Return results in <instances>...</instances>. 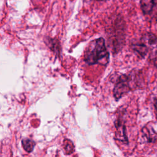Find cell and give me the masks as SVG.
<instances>
[{"label": "cell", "mask_w": 157, "mask_h": 157, "mask_svg": "<svg viewBox=\"0 0 157 157\" xmlns=\"http://www.w3.org/2000/svg\"><path fill=\"white\" fill-rule=\"evenodd\" d=\"M135 74L126 75L120 74L115 80V85L113 88V96L116 99H119L132 88L131 83L134 82Z\"/></svg>", "instance_id": "obj_2"}, {"label": "cell", "mask_w": 157, "mask_h": 157, "mask_svg": "<svg viewBox=\"0 0 157 157\" xmlns=\"http://www.w3.org/2000/svg\"><path fill=\"white\" fill-rule=\"evenodd\" d=\"M84 60L89 65L99 64L105 66L109 61V53L105 45L104 38L92 40L85 50Z\"/></svg>", "instance_id": "obj_1"}, {"label": "cell", "mask_w": 157, "mask_h": 157, "mask_svg": "<svg viewBox=\"0 0 157 157\" xmlns=\"http://www.w3.org/2000/svg\"><path fill=\"white\" fill-rule=\"evenodd\" d=\"M97 1H105V0H97ZM106 1V0H105Z\"/></svg>", "instance_id": "obj_10"}, {"label": "cell", "mask_w": 157, "mask_h": 157, "mask_svg": "<svg viewBox=\"0 0 157 157\" xmlns=\"http://www.w3.org/2000/svg\"><path fill=\"white\" fill-rule=\"evenodd\" d=\"M52 44H51V47L52 48V50L55 52H56V53H59V45L58 44V41H55L53 40V41L51 42Z\"/></svg>", "instance_id": "obj_8"}, {"label": "cell", "mask_w": 157, "mask_h": 157, "mask_svg": "<svg viewBox=\"0 0 157 157\" xmlns=\"http://www.w3.org/2000/svg\"><path fill=\"white\" fill-rule=\"evenodd\" d=\"M64 149L66 154H71L74 150V146L72 142L68 139H66L64 141Z\"/></svg>", "instance_id": "obj_7"}, {"label": "cell", "mask_w": 157, "mask_h": 157, "mask_svg": "<svg viewBox=\"0 0 157 157\" xmlns=\"http://www.w3.org/2000/svg\"><path fill=\"white\" fill-rule=\"evenodd\" d=\"M21 144L24 150L30 153L34 150L35 142L32 139L29 138H25L21 140Z\"/></svg>", "instance_id": "obj_5"}, {"label": "cell", "mask_w": 157, "mask_h": 157, "mask_svg": "<svg viewBox=\"0 0 157 157\" xmlns=\"http://www.w3.org/2000/svg\"><path fill=\"white\" fill-rule=\"evenodd\" d=\"M116 126V132H115V136L116 138L124 142L127 143L128 142V139L126 135V131H125V126L121 121H118L115 123Z\"/></svg>", "instance_id": "obj_3"}, {"label": "cell", "mask_w": 157, "mask_h": 157, "mask_svg": "<svg viewBox=\"0 0 157 157\" xmlns=\"http://www.w3.org/2000/svg\"><path fill=\"white\" fill-rule=\"evenodd\" d=\"M155 110H156V118H157V98L155 100Z\"/></svg>", "instance_id": "obj_9"}, {"label": "cell", "mask_w": 157, "mask_h": 157, "mask_svg": "<svg viewBox=\"0 0 157 157\" xmlns=\"http://www.w3.org/2000/svg\"><path fill=\"white\" fill-rule=\"evenodd\" d=\"M157 0H140V8L145 15L150 14L153 10Z\"/></svg>", "instance_id": "obj_4"}, {"label": "cell", "mask_w": 157, "mask_h": 157, "mask_svg": "<svg viewBox=\"0 0 157 157\" xmlns=\"http://www.w3.org/2000/svg\"><path fill=\"white\" fill-rule=\"evenodd\" d=\"M135 52H137L142 57H144L148 53V47L144 44H135L132 47Z\"/></svg>", "instance_id": "obj_6"}]
</instances>
